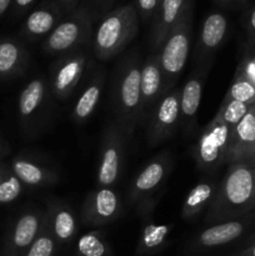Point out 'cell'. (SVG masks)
<instances>
[{"label":"cell","mask_w":255,"mask_h":256,"mask_svg":"<svg viewBox=\"0 0 255 256\" xmlns=\"http://www.w3.org/2000/svg\"><path fill=\"white\" fill-rule=\"evenodd\" d=\"M142 58L136 49L122 55L115 64L112 75L110 102L119 126L126 139L132 136L140 125V75Z\"/></svg>","instance_id":"6da1fadb"},{"label":"cell","mask_w":255,"mask_h":256,"mask_svg":"<svg viewBox=\"0 0 255 256\" xmlns=\"http://www.w3.org/2000/svg\"><path fill=\"white\" fill-rule=\"evenodd\" d=\"M255 206L254 165L230 162L205 215L206 224L239 219Z\"/></svg>","instance_id":"7a4b0ae2"},{"label":"cell","mask_w":255,"mask_h":256,"mask_svg":"<svg viewBox=\"0 0 255 256\" xmlns=\"http://www.w3.org/2000/svg\"><path fill=\"white\" fill-rule=\"evenodd\" d=\"M139 14L134 4H125L106 12L92 35L95 59L108 62L124 52L139 32Z\"/></svg>","instance_id":"3957f363"},{"label":"cell","mask_w":255,"mask_h":256,"mask_svg":"<svg viewBox=\"0 0 255 256\" xmlns=\"http://www.w3.org/2000/svg\"><path fill=\"white\" fill-rule=\"evenodd\" d=\"M192 12L194 0H188L182 15L158 52L162 72L164 94L176 88L190 54L192 38Z\"/></svg>","instance_id":"277c9868"},{"label":"cell","mask_w":255,"mask_h":256,"mask_svg":"<svg viewBox=\"0 0 255 256\" xmlns=\"http://www.w3.org/2000/svg\"><path fill=\"white\" fill-rule=\"evenodd\" d=\"M95 14L89 5H79L65 15L55 29L42 40V49L45 54L64 55L86 49L92 42V24Z\"/></svg>","instance_id":"5b68a950"},{"label":"cell","mask_w":255,"mask_h":256,"mask_svg":"<svg viewBox=\"0 0 255 256\" xmlns=\"http://www.w3.org/2000/svg\"><path fill=\"white\" fill-rule=\"evenodd\" d=\"M232 129L215 118L204 128L192 150L198 168L202 172H212L228 162Z\"/></svg>","instance_id":"8992f818"},{"label":"cell","mask_w":255,"mask_h":256,"mask_svg":"<svg viewBox=\"0 0 255 256\" xmlns=\"http://www.w3.org/2000/svg\"><path fill=\"white\" fill-rule=\"evenodd\" d=\"M90 62L89 48L60 55L50 66L49 86L58 100H66L74 94Z\"/></svg>","instance_id":"52a82bcc"},{"label":"cell","mask_w":255,"mask_h":256,"mask_svg":"<svg viewBox=\"0 0 255 256\" xmlns=\"http://www.w3.org/2000/svg\"><path fill=\"white\" fill-rule=\"evenodd\" d=\"M49 82L42 75L32 78L24 85L18 99V116L20 126L26 134L36 132L42 124L50 104Z\"/></svg>","instance_id":"ba28073f"},{"label":"cell","mask_w":255,"mask_h":256,"mask_svg":"<svg viewBox=\"0 0 255 256\" xmlns=\"http://www.w3.org/2000/svg\"><path fill=\"white\" fill-rule=\"evenodd\" d=\"M146 140L155 148L175 134L180 126V88H174L162 96L148 120Z\"/></svg>","instance_id":"9c48e42d"},{"label":"cell","mask_w":255,"mask_h":256,"mask_svg":"<svg viewBox=\"0 0 255 256\" xmlns=\"http://www.w3.org/2000/svg\"><path fill=\"white\" fill-rule=\"evenodd\" d=\"M228 32H229V20L226 15L218 10L205 15L200 25L194 54H192L195 68L210 70L215 54L226 40Z\"/></svg>","instance_id":"30bf717a"},{"label":"cell","mask_w":255,"mask_h":256,"mask_svg":"<svg viewBox=\"0 0 255 256\" xmlns=\"http://www.w3.org/2000/svg\"><path fill=\"white\" fill-rule=\"evenodd\" d=\"M45 210L32 206L24 210L8 229L0 256H24L42 232Z\"/></svg>","instance_id":"8fae6325"},{"label":"cell","mask_w":255,"mask_h":256,"mask_svg":"<svg viewBox=\"0 0 255 256\" xmlns=\"http://www.w3.org/2000/svg\"><path fill=\"white\" fill-rule=\"evenodd\" d=\"M126 140L115 122H112L105 128L96 170V182L100 188H110L119 179L124 162V148Z\"/></svg>","instance_id":"7c38bea8"},{"label":"cell","mask_w":255,"mask_h":256,"mask_svg":"<svg viewBox=\"0 0 255 256\" xmlns=\"http://www.w3.org/2000/svg\"><path fill=\"white\" fill-rule=\"evenodd\" d=\"M172 166V155L168 152H162V154L150 160L144 169L138 174L130 186V202L138 205L142 200L152 198V195L156 192L168 179Z\"/></svg>","instance_id":"4fadbf2b"},{"label":"cell","mask_w":255,"mask_h":256,"mask_svg":"<svg viewBox=\"0 0 255 256\" xmlns=\"http://www.w3.org/2000/svg\"><path fill=\"white\" fill-rule=\"evenodd\" d=\"M122 202L119 195L110 188H100L88 195L80 212L85 225L92 228L110 224L119 218Z\"/></svg>","instance_id":"5bb4252c"},{"label":"cell","mask_w":255,"mask_h":256,"mask_svg":"<svg viewBox=\"0 0 255 256\" xmlns=\"http://www.w3.org/2000/svg\"><path fill=\"white\" fill-rule=\"evenodd\" d=\"M156 205V199H145L136 205V212L142 220V230L136 246L139 256L155 255L162 252L169 242L172 232V224H155L152 219V210Z\"/></svg>","instance_id":"9a60e30c"},{"label":"cell","mask_w":255,"mask_h":256,"mask_svg":"<svg viewBox=\"0 0 255 256\" xmlns=\"http://www.w3.org/2000/svg\"><path fill=\"white\" fill-rule=\"evenodd\" d=\"M164 95L162 72L158 52H152L142 59L140 75V125L146 124L155 105Z\"/></svg>","instance_id":"2e32d148"},{"label":"cell","mask_w":255,"mask_h":256,"mask_svg":"<svg viewBox=\"0 0 255 256\" xmlns=\"http://www.w3.org/2000/svg\"><path fill=\"white\" fill-rule=\"evenodd\" d=\"M209 70L195 68L184 86L180 88V129L185 135L192 134L196 126V116L202 102V88Z\"/></svg>","instance_id":"e0dca14e"},{"label":"cell","mask_w":255,"mask_h":256,"mask_svg":"<svg viewBox=\"0 0 255 256\" xmlns=\"http://www.w3.org/2000/svg\"><path fill=\"white\" fill-rule=\"evenodd\" d=\"M64 12L55 0H44L26 16L20 34L26 42L44 40L64 18Z\"/></svg>","instance_id":"ac0fdd59"},{"label":"cell","mask_w":255,"mask_h":256,"mask_svg":"<svg viewBox=\"0 0 255 256\" xmlns=\"http://www.w3.org/2000/svg\"><path fill=\"white\" fill-rule=\"evenodd\" d=\"M228 162L255 165V105H252L242 122L232 129Z\"/></svg>","instance_id":"d6986e66"},{"label":"cell","mask_w":255,"mask_h":256,"mask_svg":"<svg viewBox=\"0 0 255 256\" xmlns=\"http://www.w3.org/2000/svg\"><path fill=\"white\" fill-rule=\"evenodd\" d=\"M249 222V219H235L210 225L194 238L190 248L192 252H205L230 244L244 234Z\"/></svg>","instance_id":"ffe728a7"},{"label":"cell","mask_w":255,"mask_h":256,"mask_svg":"<svg viewBox=\"0 0 255 256\" xmlns=\"http://www.w3.org/2000/svg\"><path fill=\"white\" fill-rule=\"evenodd\" d=\"M45 222L59 245L70 244L76 236V216L72 208L62 200H50L45 209Z\"/></svg>","instance_id":"44dd1931"},{"label":"cell","mask_w":255,"mask_h":256,"mask_svg":"<svg viewBox=\"0 0 255 256\" xmlns=\"http://www.w3.org/2000/svg\"><path fill=\"white\" fill-rule=\"evenodd\" d=\"M186 4L188 0H162L160 2L156 12L152 18V32H150L152 52H159L164 40L179 22Z\"/></svg>","instance_id":"7402d4cb"},{"label":"cell","mask_w":255,"mask_h":256,"mask_svg":"<svg viewBox=\"0 0 255 256\" xmlns=\"http://www.w3.org/2000/svg\"><path fill=\"white\" fill-rule=\"evenodd\" d=\"M105 78H106V72L104 68H95L85 86L82 88L79 98L75 102L72 112V122L76 124H82L92 116L99 104L100 96L104 89Z\"/></svg>","instance_id":"603a6c76"},{"label":"cell","mask_w":255,"mask_h":256,"mask_svg":"<svg viewBox=\"0 0 255 256\" xmlns=\"http://www.w3.org/2000/svg\"><path fill=\"white\" fill-rule=\"evenodd\" d=\"M30 62V55L20 40L0 38V79L20 76Z\"/></svg>","instance_id":"cb8c5ba5"},{"label":"cell","mask_w":255,"mask_h":256,"mask_svg":"<svg viewBox=\"0 0 255 256\" xmlns=\"http://www.w3.org/2000/svg\"><path fill=\"white\" fill-rule=\"evenodd\" d=\"M15 176L28 186H49L58 182V172L28 158H15L10 164Z\"/></svg>","instance_id":"d4e9b609"},{"label":"cell","mask_w":255,"mask_h":256,"mask_svg":"<svg viewBox=\"0 0 255 256\" xmlns=\"http://www.w3.org/2000/svg\"><path fill=\"white\" fill-rule=\"evenodd\" d=\"M216 190L218 185L212 180H204L192 186L182 202V219L190 222L194 218L199 216L204 210H208L216 194Z\"/></svg>","instance_id":"484cf974"},{"label":"cell","mask_w":255,"mask_h":256,"mask_svg":"<svg viewBox=\"0 0 255 256\" xmlns=\"http://www.w3.org/2000/svg\"><path fill=\"white\" fill-rule=\"evenodd\" d=\"M75 256H112V249L102 232H90L78 239Z\"/></svg>","instance_id":"4316f807"},{"label":"cell","mask_w":255,"mask_h":256,"mask_svg":"<svg viewBox=\"0 0 255 256\" xmlns=\"http://www.w3.org/2000/svg\"><path fill=\"white\" fill-rule=\"evenodd\" d=\"M22 182L15 176L10 166L0 164V205L9 204L20 196Z\"/></svg>","instance_id":"83f0119b"},{"label":"cell","mask_w":255,"mask_h":256,"mask_svg":"<svg viewBox=\"0 0 255 256\" xmlns=\"http://www.w3.org/2000/svg\"><path fill=\"white\" fill-rule=\"evenodd\" d=\"M250 108H252V105L224 98V100H222V105H220L219 110H218L216 115L214 118L216 120H219V122H224L228 126L234 128L235 125H238L242 122V118L248 114Z\"/></svg>","instance_id":"f1b7e54d"},{"label":"cell","mask_w":255,"mask_h":256,"mask_svg":"<svg viewBox=\"0 0 255 256\" xmlns=\"http://www.w3.org/2000/svg\"><path fill=\"white\" fill-rule=\"evenodd\" d=\"M58 246H59V244L54 239L44 219L42 232L24 256H56Z\"/></svg>","instance_id":"f546056e"},{"label":"cell","mask_w":255,"mask_h":256,"mask_svg":"<svg viewBox=\"0 0 255 256\" xmlns=\"http://www.w3.org/2000/svg\"><path fill=\"white\" fill-rule=\"evenodd\" d=\"M225 98L244 102L248 105L255 104V85L245 78L235 75L230 89L228 90Z\"/></svg>","instance_id":"4dcf8cb0"},{"label":"cell","mask_w":255,"mask_h":256,"mask_svg":"<svg viewBox=\"0 0 255 256\" xmlns=\"http://www.w3.org/2000/svg\"><path fill=\"white\" fill-rule=\"evenodd\" d=\"M159 4L160 0H136L134 5L136 8L138 14H139L142 22H148L152 20Z\"/></svg>","instance_id":"1f68e13d"},{"label":"cell","mask_w":255,"mask_h":256,"mask_svg":"<svg viewBox=\"0 0 255 256\" xmlns=\"http://www.w3.org/2000/svg\"><path fill=\"white\" fill-rule=\"evenodd\" d=\"M235 75L245 78L250 82L255 85V52L248 54L244 59L240 62Z\"/></svg>","instance_id":"d6a6232c"},{"label":"cell","mask_w":255,"mask_h":256,"mask_svg":"<svg viewBox=\"0 0 255 256\" xmlns=\"http://www.w3.org/2000/svg\"><path fill=\"white\" fill-rule=\"evenodd\" d=\"M244 26L246 30L248 39L252 45L255 44V4L246 10L244 15Z\"/></svg>","instance_id":"836d02e7"},{"label":"cell","mask_w":255,"mask_h":256,"mask_svg":"<svg viewBox=\"0 0 255 256\" xmlns=\"http://www.w3.org/2000/svg\"><path fill=\"white\" fill-rule=\"evenodd\" d=\"M36 0H12V12L14 18H20L34 5Z\"/></svg>","instance_id":"e575fe53"},{"label":"cell","mask_w":255,"mask_h":256,"mask_svg":"<svg viewBox=\"0 0 255 256\" xmlns=\"http://www.w3.org/2000/svg\"><path fill=\"white\" fill-rule=\"evenodd\" d=\"M55 2L62 8L65 15L72 12V10H75L79 6V0H55Z\"/></svg>","instance_id":"d590c367"},{"label":"cell","mask_w":255,"mask_h":256,"mask_svg":"<svg viewBox=\"0 0 255 256\" xmlns=\"http://www.w3.org/2000/svg\"><path fill=\"white\" fill-rule=\"evenodd\" d=\"M219 6L225 8V9H230V8H238L245 2V0H214Z\"/></svg>","instance_id":"8d00e7d4"},{"label":"cell","mask_w":255,"mask_h":256,"mask_svg":"<svg viewBox=\"0 0 255 256\" xmlns=\"http://www.w3.org/2000/svg\"><path fill=\"white\" fill-rule=\"evenodd\" d=\"M112 2H114V0H90L92 5H89V6L92 8V12H94L95 8H96V9L99 8V9L104 10V9H106V8H109L110 5L112 4Z\"/></svg>","instance_id":"74e56055"},{"label":"cell","mask_w":255,"mask_h":256,"mask_svg":"<svg viewBox=\"0 0 255 256\" xmlns=\"http://www.w3.org/2000/svg\"><path fill=\"white\" fill-rule=\"evenodd\" d=\"M12 0H0V18L4 16L12 9Z\"/></svg>","instance_id":"f35d334b"},{"label":"cell","mask_w":255,"mask_h":256,"mask_svg":"<svg viewBox=\"0 0 255 256\" xmlns=\"http://www.w3.org/2000/svg\"><path fill=\"white\" fill-rule=\"evenodd\" d=\"M235 256H255V242L248 245L245 249H242V252H238Z\"/></svg>","instance_id":"ab89813d"},{"label":"cell","mask_w":255,"mask_h":256,"mask_svg":"<svg viewBox=\"0 0 255 256\" xmlns=\"http://www.w3.org/2000/svg\"><path fill=\"white\" fill-rule=\"evenodd\" d=\"M6 152H8V150L5 149L4 142H2V139H0V159H2V158L4 156L5 154H6Z\"/></svg>","instance_id":"60d3db41"},{"label":"cell","mask_w":255,"mask_h":256,"mask_svg":"<svg viewBox=\"0 0 255 256\" xmlns=\"http://www.w3.org/2000/svg\"><path fill=\"white\" fill-rule=\"evenodd\" d=\"M252 242H255V232L249 238V244H252Z\"/></svg>","instance_id":"b9f144b4"},{"label":"cell","mask_w":255,"mask_h":256,"mask_svg":"<svg viewBox=\"0 0 255 256\" xmlns=\"http://www.w3.org/2000/svg\"><path fill=\"white\" fill-rule=\"evenodd\" d=\"M254 182H255V165H254Z\"/></svg>","instance_id":"7bdbcfd3"},{"label":"cell","mask_w":255,"mask_h":256,"mask_svg":"<svg viewBox=\"0 0 255 256\" xmlns=\"http://www.w3.org/2000/svg\"><path fill=\"white\" fill-rule=\"evenodd\" d=\"M0 252H2V246H0Z\"/></svg>","instance_id":"ee69618b"},{"label":"cell","mask_w":255,"mask_h":256,"mask_svg":"<svg viewBox=\"0 0 255 256\" xmlns=\"http://www.w3.org/2000/svg\"><path fill=\"white\" fill-rule=\"evenodd\" d=\"M160 2H162V0H160Z\"/></svg>","instance_id":"f6af8a7d"}]
</instances>
